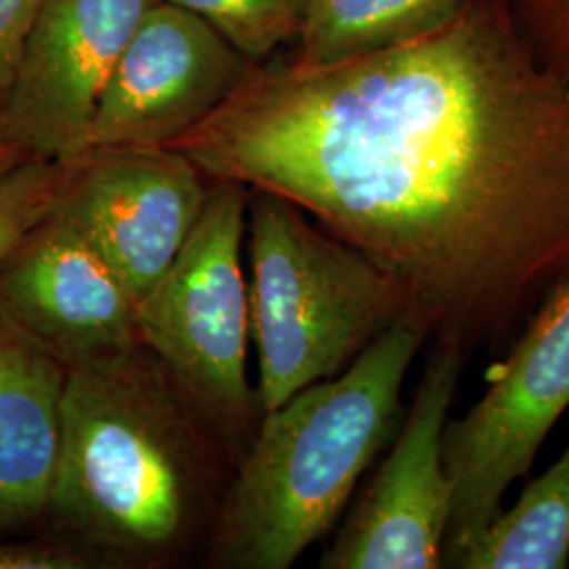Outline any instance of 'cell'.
<instances>
[{
  "label": "cell",
  "instance_id": "cell-1",
  "mask_svg": "<svg viewBox=\"0 0 569 569\" xmlns=\"http://www.w3.org/2000/svg\"><path fill=\"white\" fill-rule=\"evenodd\" d=\"M169 148L305 209L468 359L505 355L569 274V66L512 0L352 60L253 63Z\"/></svg>",
  "mask_w": 569,
  "mask_h": 569
},
{
  "label": "cell",
  "instance_id": "cell-2",
  "mask_svg": "<svg viewBox=\"0 0 569 569\" xmlns=\"http://www.w3.org/2000/svg\"><path fill=\"white\" fill-rule=\"evenodd\" d=\"M220 435L140 342L68 367L47 505L91 568H164L209 542L226 488Z\"/></svg>",
  "mask_w": 569,
  "mask_h": 569
},
{
  "label": "cell",
  "instance_id": "cell-3",
  "mask_svg": "<svg viewBox=\"0 0 569 569\" xmlns=\"http://www.w3.org/2000/svg\"><path fill=\"white\" fill-rule=\"evenodd\" d=\"M422 329L397 323L342 373L296 392L244 449L209 536L228 569H287L323 540L401 418Z\"/></svg>",
  "mask_w": 569,
  "mask_h": 569
},
{
  "label": "cell",
  "instance_id": "cell-4",
  "mask_svg": "<svg viewBox=\"0 0 569 569\" xmlns=\"http://www.w3.org/2000/svg\"><path fill=\"white\" fill-rule=\"evenodd\" d=\"M247 247L262 413L342 373L390 327L409 323L387 270L283 197L249 190Z\"/></svg>",
  "mask_w": 569,
  "mask_h": 569
},
{
  "label": "cell",
  "instance_id": "cell-5",
  "mask_svg": "<svg viewBox=\"0 0 569 569\" xmlns=\"http://www.w3.org/2000/svg\"><path fill=\"white\" fill-rule=\"evenodd\" d=\"M249 188L211 180L203 211L163 277L138 300V336L226 448L251 437L258 397L249 387Z\"/></svg>",
  "mask_w": 569,
  "mask_h": 569
},
{
  "label": "cell",
  "instance_id": "cell-6",
  "mask_svg": "<svg viewBox=\"0 0 569 569\" xmlns=\"http://www.w3.org/2000/svg\"><path fill=\"white\" fill-rule=\"evenodd\" d=\"M486 380L481 399L448 420L443 432V465L453 489L443 568L500 515L510 486L528 475L569 409V274Z\"/></svg>",
  "mask_w": 569,
  "mask_h": 569
},
{
  "label": "cell",
  "instance_id": "cell-7",
  "mask_svg": "<svg viewBox=\"0 0 569 569\" xmlns=\"http://www.w3.org/2000/svg\"><path fill=\"white\" fill-rule=\"evenodd\" d=\"M467 363L460 348L430 345L401 430L319 568H443L453 496L443 432Z\"/></svg>",
  "mask_w": 569,
  "mask_h": 569
},
{
  "label": "cell",
  "instance_id": "cell-8",
  "mask_svg": "<svg viewBox=\"0 0 569 569\" xmlns=\"http://www.w3.org/2000/svg\"><path fill=\"white\" fill-rule=\"evenodd\" d=\"M209 188V178L176 148H98L63 164L51 213L140 300L180 253Z\"/></svg>",
  "mask_w": 569,
  "mask_h": 569
},
{
  "label": "cell",
  "instance_id": "cell-9",
  "mask_svg": "<svg viewBox=\"0 0 569 569\" xmlns=\"http://www.w3.org/2000/svg\"><path fill=\"white\" fill-rule=\"evenodd\" d=\"M154 0H49L0 106V138L23 159L70 164L103 87Z\"/></svg>",
  "mask_w": 569,
  "mask_h": 569
},
{
  "label": "cell",
  "instance_id": "cell-10",
  "mask_svg": "<svg viewBox=\"0 0 569 569\" xmlns=\"http://www.w3.org/2000/svg\"><path fill=\"white\" fill-rule=\"evenodd\" d=\"M251 66L203 18L154 0L103 87L87 150L171 146L211 117Z\"/></svg>",
  "mask_w": 569,
  "mask_h": 569
},
{
  "label": "cell",
  "instance_id": "cell-11",
  "mask_svg": "<svg viewBox=\"0 0 569 569\" xmlns=\"http://www.w3.org/2000/svg\"><path fill=\"white\" fill-rule=\"evenodd\" d=\"M0 310L68 367L140 345L138 300L51 211L0 262Z\"/></svg>",
  "mask_w": 569,
  "mask_h": 569
},
{
  "label": "cell",
  "instance_id": "cell-12",
  "mask_svg": "<svg viewBox=\"0 0 569 569\" xmlns=\"http://www.w3.org/2000/svg\"><path fill=\"white\" fill-rule=\"evenodd\" d=\"M68 366L0 310V519L42 517L60 451Z\"/></svg>",
  "mask_w": 569,
  "mask_h": 569
},
{
  "label": "cell",
  "instance_id": "cell-13",
  "mask_svg": "<svg viewBox=\"0 0 569 569\" xmlns=\"http://www.w3.org/2000/svg\"><path fill=\"white\" fill-rule=\"evenodd\" d=\"M465 0H305L296 32L298 66L352 60L409 41Z\"/></svg>",
  "mask_w": 569,
  "mask_h": 569
},
{
  "label": "cell",
  "instance_id": "cell-14",
  "mask_svg": "<svg viewBox=\"0 0 569 569\" xmlns=\"http://www.w3.org/2000/svg\"><path fill=\"white\" fill-rule=\"evenodd\" d=\"M569 566V448L531 479L512 509L458 555L451 568L566 569Z\"/></svg>",
  "mask_w": 569,
  "mask_h": 569
},
{
  "label": "cell",
  "instance_id": "cell-15",
  "mask_svg": "<svg viewBox=\"0 0 569 569\" xmlns=\"http://www.w3.org/2000/svg\"><path fill=\"white\" fill-rule=\"evenodd\" d=\"M203 18L251 63L293 42L305 0H164Z\"/></svg>",
  "mask_w": 569,
  "mask_h": 569
},
{
  "label": "cell",
  "instance_id": "cell-16",
  "mask_svg": "<svg viewBox=\"0 0 569 569\" xmlns=\"http://www.w3.org/2000/svg\"><path fill=\"white\" fill-rule=\"evenodd\" d=\"M63 164L26 159L0 176V262L51 211Z\"/></svg>",
  "mask_w": 569,
  "mask_h": 569
},
{
  "label": "cell",
  "instance_id": "cell-17",
  "mask_svg": "<svg viewBox=\"0 0 569 569\" xmlns=\"http://www.w3.org/2000/svg\"><path fill=\"white\" fill-rule=\"evenodd\" d=\"M49 0H0V106L18 70V61L34 23Z\"/></svg>",
  "mask_w": 569,
  "mask_h": 569
},
{
  "label": "cell",
  "instance_id": "cell-18",
  "mask_svg": "<svg viewBox=\"0 0 569 569\" xmlns=\"http://www.w3.org/2000/svg\"><path fill=\"white\" fill-rule=\"evenodd\" d=\"M529 34L569 66V0H512Z\"/></svg>",
  "mask_w": 569,
  "mask_h": 569
},
{
  "label": "cell",
  "instance_id": "cell-19",
  "mask_svg": "<svg viewBox=\"0 0 569 569\" xmlns=\"http://www.w3.org/2000/svg\"><path fill=\"white\" fill-rule=\"evenodd\" d=\"M81 552L58 538L0 542V569H87Z\"/></svg>",
  "mask_w": 569,
  "mask_h": 569
},
{
  "label": "cell",
  "instance_id": "cell-20",
  "mask_svg": "<svg viewBox=\"0 0 569 569\" xmlns=\"http://www.w3.org/2000/svg\"><path fill=\"white\" fill-rule=\"evenodd\" d=\"M21 161H26V159L21 157L20 152H18L11 143L4 142V140L0 138V176H4L9 169H13V167L20 164Z\"/></svg>",
  "mask_w": 569,
  "mask_h": 569
},
{
  "label": "cell",
  "instance_id": "cell-21",
  "mask_svg": "<svg viewBox=\"0 0 569 569\" xmlns=\"http://www.w3.org/2000/svg\"><path fill=\"white\" fill-rule=\"evenodd\" d=\"M0 528H4V523H2V519H0Z\"/></svg>",
  "mask_w": 569,
  "mask_h": 569
}]
</instances>
